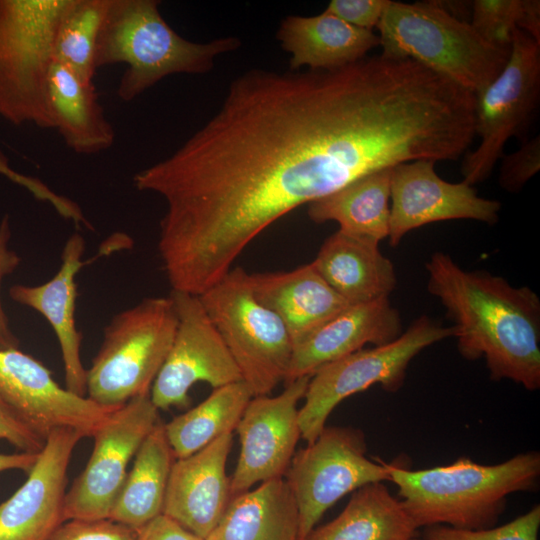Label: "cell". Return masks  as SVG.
<instances>
[{
  "instance_id": "obj_1",
  "label": "cell",
  "mask_w": 540,
  "mask_h": 540,
  "mask_svg": "<svg viewBox=\"0 0 540 540\" xmlns=\"http://www.w3.org/2000/svg\"><path fill=\"white\" fill-rule=\"evenodd\" d=\"M390 113L353 64L254 68L170 156L137 172L162 197L158 252L172 290L201 295L262 231L293 209L391 166Z\"/></svg>"
},
{
  "instance_id": "obj_2",
  "label": "cell",
  "mask_w": 540,
  "mask_h": 540,
  "mask_svg": "<svg viewBox=\"0 0 540 540\" xmlns=\"http://www.w3.org/2000/svg\"><path fill=\"white\" fill-rule=\"evenodd\" d=\"M427 289L453 322L460 355L484 358L490 378L540 387V299L487 271H467L442 251L425 263Z\"/></svg>"
},
{
  "instance_id": "obj_3",
  "label": "cell",
  "mask_w": 540,
  "mask_h": 540,
  "mask_svg": "<svg viewBox=\"0 0 540 540\" xmlns=\"http://www.w3.org/2000/svg\"><path fill=\"white\" fill-rule=\"evenodd\" d=\"M387 469L418 528L446 525L476 530L496 525L510 494L536 489L540 454L520 453L493 465L461 457L429 469L411 470L400 463H387Z\"/></svg>"
},
{
  "instance_id": "obj_4",
  "label": "cell",
  "mask_w": 540,
  "mask_h": 540,
  "mask_svg": "<svg viewBox=\"0 0 540 540\" xmlns=\"http://www.w3.org/2000/svg\"><path fill=\"white\" fill-rule=\"evenodd\" d=\"M159 6L157 0H109L95 64H126L116 92L122 101L134 100L172 74H205L217 56L241 46L235 36L189 41L164 20Z\"/></svg>"
},
{
  "instance_id": "obj_5",
  "label": "cell",
  "mask_w": 540,
  "mask_h": 540,
  "mask_svg": "<svg viewBox=\"0 0 540 540\" xmlns=\"http://www.w3.org/2000/svg\"><path fill=\"white\" fill-rule=\"evenodd\" d=\"M382 55L412 59L476 96L501 73L511 52L483 39L438 1H390L377 27Z\"/></svg>"
},
{
  "instance_id": "obj_6",
  "label": "cell",
  "mask_w": 540,
  "mask_h": 540,
  "mask_svg": "<svg viewBox=\"0 0 540 540\" xmlns=\"http://www.w3.org/2000/svg\"><path fill=\"white\" fill-rule=\"evenodd\" d=\"M72 0H0V116L54 128L48 77L59 24Z\"/></svg>"
},
{
  "instance_id": "obj_7",
  "label": "cell",
  "mask_w": 540,
  "mask_h": 540,
  "mask_svg": "<svg viewBox=\"0 0 540 540\" xmlns=\"http://www.w3.org/2000/svg\"><path fill=\"white\" fill-rule=\"evenodd\" d=\"M177 313L169 297L146 298L115 315L87 370V394L107 407L150 395L172 346Z\"/></svg>"
},
{
  "instance_id": "obj_8",
  "label": "cell",
  "mask_w": 540,
  "mask_h": 540,
  "mask_svg": "<svg viewBox=\"0 0 540 540\" xmlns=\"http://www.w3.org/2000/svg\"><path fill=\"white\" fill-rule=\"evenodd\" d=\"M248 276L231 268L199 298L255 397L285 381L293 341L281 318L256 299Z\"/></svg>"
},
{
  "instance_id": "obj_9",
  "label": "cell",
  "mask_w": 540,
  "mask_h": 540,
  "mask_svg": "<svg viewBox=\"0 0 540 540\" xmlns=\"http://www.w3.org/2000/svg\"><path fill=\"white\" fill-rule=\"evenodd\" d=\"M453 337V328L445 327L427 315L415 319L392 342L360 349L317 369L311 376L299 408L301 438L313 442L331 412L344 399L379 384L387 392L403 386L410 362L425 348Z\"/></svg>"
},
{
  "instance_id": "obj_10",
  "label": "cell",
  "mask_w": 540,
  "mask_h": 540,
  "mask_svg": "<svg viewBox=\"0 0 540 540\" xmlns=\"http://www.w3.org/2000/svg\"><path fill=\"white\" fill-rule=\"evenodd\" d=\"M540 99V44L516 28L509 59L497 78L476 96L475 134L479 146L461 167L469 185L486 180L511 137L525 142Z\"/></svg>"
},
{
  "instance_id": "obj_11",
  "label": "cell",
  "mask_w": 540,
  "mask_h": 540,
  "mask_svg": "<svg viewBox=\"0 0 540 540\" xmlns=\"http://www.w3.org/2000/svg\"><path fill=\"white\" fill-rule=\"evenodd\" d=\"M364 433L350 426H326L295 452L285 474L299 512V540L342 497L371 483L389 481L387 463L367 457Z\"/></svg>"
},
{
  "instance_id": "obj_12",
  "label": "cell",
  "mask_w": 540,
  "mask_h": 540,
  "mask_svg": "<svg viewBox=\"0 0 540 540\" xmlns=\"http://www.w3.org/2000/svg\"><path fill=\"white\" fill-rule=\"evenodd\" d=\"M150 395L116 408L97 429L91 456L66 493L65 520L109 519L127 476V467L160 421Z\"/></svg>"
},
{
  "instance_id": "obj_13",
  "label": "cell",
  "mask_w": 540,
  "mask_h": 540,
  "mask_svg": "<svg viewBox=\"0 0 540 540\" xmlns=\"http://www.w3.org/2000/svg\"><path fill=\"white\" fill-rule=\"evenodd\" d=\"M178 323L175 337L150 391L158 409L186 407L197 382L213 389L242 380L240 370L204 309L199 296L170 293Z\"/></svg>"
},
{
  "instance_id": "obj_14",
  "label": "cell",
  "mask_w": 540,
  "mask_h": 540,
  "mask_svg": "<svg viewBox=\"0 0 540 540\" xmlns=\"http://www.w3.org/2000/svg\"><path fill=\"white\" fill-rule=\"evenodd\" d=\"M0 396L43 440L57 429L93 437L118 408L60 387L42 363L18 348L0 350Z\"/></svg>"
},
{
  "instance_id": "obj_15",
  "label": "cell",
  "mask_w": 540,
  "mask_h": 540,
  "mask_svg": "<svg viewBox=\"0 0 540 540\" xmlns=\"http://www.w3.org/2000/svg\"><path fill=\"white\" fill-rule=\"evenodd\" d=\"M309 379H295L276 396H255L249 401L235 429L240 453L230 478L232 497L258 483L285 477L301 437L298 403Z\"/></svg>"
},
{
  "instance_id": "obj_16",
  "label": "cell",
  "mask_w": 540,
  "mask_h": 540,
  "mask_svg": "<svg viewBox=\"0 0 540 540\" xmlns=\"http://www.w3.org/2000/svg\"><path fill=\"white\" fill-rule=\"evenodd\" d=\"M431 160L404 162L391 168L389 245L396 247L410 231L423 225L469 219L494 225L501 203L478 196L465 181L442 179Z\"/></svg>"
},
{
  "instance_id": "obj_17",
  "label": "cell",
  "mask_w": 540,
  "mask_h": 540,
  "mask_svg": "<svg viewBox=\"0 0 540 540\" xmlns=\"http://www.w3.org/2000/svg\"><path fill=\"white\" fill-rule=\"evenodd\" d=\"M81 438L71 429L49 434L24 484L0 504V540H49L63 524L67 470Z\"/></svg>"
},
{
  "instance_id": "obj_18",
  "label": "cell",
  "mask_w": 540,
  "mask_h": 540,
  "mask_svg": "<svg viewBox=\"0 0 540 540\" xmlns=\"http://www.w3.org/2000/svg\"><path fill=\"white\" fill-rule=\"evenodd\" d=\"M233 433L199 451L176 459L171 468L162 514L205 540L221 519L231 498L226 463Z\"/></svg>"
},
{
  "instance_id": "obj_19",
  "label": "cell",
  "mask_w": 540,
  "mask_h": 540,
  "mask_svg": "<svg viewBox=\"0 0 540 540\" xmlns=\"http://www.w3.org/2000/svg\"><path fill=\"white\" fill-rule=\"evenodd\" d=\"M402 334V319L389 297L350 304L293 348L285 383L310 377L320 367L371 343L380 346Z\"/></svg>"
},
{
  "instance_id": "obj_20",
  "label": "cell",
  "mask_w": 540,
  "mask_h": 540,
  "mask_svg": "<svg viewBox=\"0 0 540 540\" xmlns=\"http://www.w3.org/2000/svg\"><path fill=\"white\" fill-rule=\"evenodd\" d=\"M84 250L82 235L72 234L62 250L60 268L49 281L34 286L17 284L9 289V296L15 302L36 310L50 323L61 349L66 388L80 396L87 393V370L81 362L82 334L75 321V279L85 265Z\"/></svg>"
},
{
  "instance_id": "obj_21",
  "label": "cell",
  "mask_w": 540,
  "mask_h": 540,
  "mask_svg": "<svg viewBox=\"0 0 540 540\" xmlns=\"http://www.w3.org/2000/svg\"><path fill=\"white\" fill-rule=\"evenodd\" d=\"M248 278L256 299L286 325L293 348L350 305L312 263L286 272L249 274Z\"/></svg>"
},
{
  "instance_id": "obj_22",
  "label": "cell",
  "mask_w": 540,
  "mask_h": 540,
  "mask_svg": "<svg viewBox=\"0 0 540 540\" xmlns=\"http://www.w3.org/2000/svg\"><path fill=\"white\" fill-rule=\"evenodd\" d=\"M277 39L290 54L289 67L298 71L331 70L354 63L380 46L379 36L355 27L334 14L288 16L280 24Z\"/></svg>"
},
{
  "instance_id": "obj_23",
  "label": "cell",
  "mask_w": 540,
  "mask_h": 540,
  "mask_svg": "<svg viewBox=\"0 0 540 540\" xmlns=\"http://www.w3.org/2000/svg\"><path fill=\"white\" fill-rule=\"evenodd\" d=\"M378 242L345 233L330 235L311 262L325 282L349 304L387 298L397 278Z\"/></svg>"
},
{
  "instance_id": "obj_24",
  "label": "cell",
  "mask_w": 540,
  "mask_h": 540,
  "mask_svg": "<svg viewBox=\"0 0 540 540\" xmlns=\"http://www.w3.org/2000/svg\"><path fill=\"white\" fill-rule=\"evenodd\" d=\"M205 540H299L298 507L285 478L233 496Z\"/></svg>"
},
{
  "instance_id": "obj_25",
  "label": "cell",
  "mask_w": 540,
  "mask_h": 540,
  "mask_svg": "<svg viewBox=\"0 0 540 540\" xmlns=\"http://www.w3.org/2000/svg\"><path fill=\"white\" fill-rule=\"evenodd\" d=\"M48 103L54 128L74 152L97 154L113 145L115 131L98 102L94 84L55 61L48 77Z\"/></svg>"
},
{
  "instance_id": "obj_26",
  "label": "cell",
  "mask_w": 540,
  "mask_h": 540,
  "mask_svg": "<svg viewBox=\"0 0 540 540\" xmlns=\"http://www.w3.org/2000/svg\"><path fill=\"white\" fill-rule=\"evenodd\" d=\"M176 457L159 421L139 447L109 519L139 530L162 514Z\"/></svg>"
},
{
  "instance_id": "obj_27",
  "label": "cell",
  "mask_w": 540,
  "mask_h": 540,
  "mask_svg": "<svg viewBox=\"0 0 540 540\" xmlns=\"http://www.w3.org/2000/svg\"><path fill=\"white\" fill-rule=\"evenodd\" d=\"M418 527L383 482L352 493L342 512L304 540H410Z\"/></svg>"
},
{
  "instance_id": "obj_28",
  "label": "cell",
  "mask_w": 540,
  "mask_h": 540,
  "mask_svg": "<svg viewBox=\"0 0 540 540\" xmlns=\"http://www.w3.org/2000/svg\"><path fill=\"white\" fill-rule=\"evenodd\" d=\"M391 168L362 176L308 204L315 223L334 221L339 230L376 242L388 238Z\"/></svg>"
},
{
  "instance_id": "obj_29",
  "label": "cell",
  "mask_w": 540,
  "mask_h": 540,
  "mask_svg": "<svg viewBox=\"0 0 540 540\" xmlns=\"http://www.w3.org/2000/svg\"><path fill=\"white\" fill-rule=\"evenodd\" d=\"M253 393L244 381L213 389L197 406L164 424L176 459L187 457L233 433Z\"/></svg>"
},
{
  "instance_id": "obj_30",
  "label": "cell",
  "mask_w": 540,
  "mask_h": 540,
  "mask_svg": "<svg viewBox=\"0 0 540 540\" xmlns=\"http://www.w3.org/2000/svg\"><path fill=\"white\" fill-rule=\"evenodd\" d=\"M109 0H72L53 47V59L86 83H93L96 48Z\"/></svg>"
},
{
  "instance_id": "obj_31",
  "label": "cell",
  "mask_w": 540,
  "mask_h": 540,
  "mask_svg": "<svg viewBox=\"0 0 540 540\" xmlns=\"http://www.w3.org/2000/svg\"><path fill=\"white\" fill-rule=\"evenodd\" d=\"M521 8L522 0H475L470 24L487 42L510 49Z\"/></svg>"
},
{
  "instance_id": "obj_32",
  "label": "cell",
  "mask_w": 540,
  "mask_h": 540,
  "mask_svg": "<svg viewBox=\"0 0 540 540\" xmlns=\"http://www.w3.org/2000/svg\"><path fill=\"white\" fill-rule=\"evenodd\" d=\"M540 528V505L514 520L485 529H458L446 525L425 527L424 540H537Z\"/></svg>"
},
{
  "instance_id": "obj_33",
  "label": "cell",
  "mask_w": 540,
  "mask_h": 540,
  "mask_svg": "<svg viewBox=\"0 0 540 540\" xmlns=\"http://www.w3.org/2000/svg\"><path fill=\"white\" fill-rule=\"evenodd\" d=\"M540 169V137L521 143V147L501 157L499 184L502 189L517 193Z\"/></svg>"
},
{
  "instance_id": "obj_34",
  "label": "cell",
  "mask_w": 540,
  "mask_h": 540,
  "mask_svg": "<svg viewBox=\"0 0 540 540\" xmlns=\"http://www.w3.org/2000/svg\"><path fill=\"white\" fill-rule=\"evenodd\" d=\"M0 175L29 191L37 200L52 205L57 213L63 218L72 221L76 225L88 224V221L77 203L68 197L56 193L40 179L14 170L9 165L7 157L1 151Z\"/></svg>"
},
{
  "instance_id": "obj_35",
  "label": "cell",
  "mask_w": 540,
  "mask_h": 540,
  "mask_svg": "<svg viewBox=\"0 0 540 540\" xmlns=\"http://www.w3.org/2000/svg\"><path fill=\"white\" fill-rule=\"evenodd\" d=\"M136 537V530L110 519L68 520L49 540H136Z\"/></svg>"
},
{
  "instance_id": "obj_36",
  "label": "cell",
  "mask_w": 540,
  "mask_h": 540,
  "mask_svg": "<svg viewBox=\"0 0 540 540\" xmlns=\"http://www.w3.org/2000/svg\"><path fill=\"white\" fill-rule=\"evenodd\" d=\"M389 3L390 0H332L325 10L355 27L373 31Z\"/></svg>"
},
{
  "instance_id": "obj_37",
  "label": "cell",
  "mask_w": 540,
  "mask_h": 540,
  "mask_svg": "<svg viewBox=\"0 0 540 540\" xmlns=\"http://www.w3.org/2000/svg\"><path fill=\"white\" fill-rule=\"evenodd\" d=\"M6 440L20 452L38 454L45 440L30 429L0 396V441Z\"/></svg>"
},
{
  "instance_id": "obj_38",
  "label": "cell",
  "mask_w": 540,
  "mask_h": 540,
  "mask_svg": "<svg viewBox=\"0 0 540 540\" xmlns=\"http://www.w3.org/2000/svg\"><path fill=\"white\" fill-rule=\"evenodd\" d=\"M11 228L8 216L0 222V288L6 276L20 264L19 255L9 248ZM19 341L11 331L0 297V350L18 348Z\"/></svg>"
},
{
  "instance_id": "obj_39",
  "label": "cell",
  "mask_w": 540,
  "mask_h": 540,
  "mask_svg": "<svg viewBox=\"0 0 540 540\" xmlns=\"http://www.w3.org/2000/svg\"><path fill=\"white\" fill-rule=\"evenodd\" d=\"M136 540H203L170 517L160 514L139 530Z\"/></svg>"
},
{
  "instance_id": "obj_40",
  "label": "cell",
  "mask_w": 540,
  "mask_h": 540,
  "mask_svg": "<svg viewBox=\"0 0 540 540\" xmlns=\"http://www.w3.org/2000/svg\"><path fill=\"white\" fill-rule=\"evenodd\" d=\"M517 28L540 44V1L522 0Z\"/></svg>"
},
{
  "instance_id": "obj_41",
  "label": "cell",
  "mask_w": 540,
  "mask_h": 540,
  "mask_svg": "<svg viewBox=\"0 0 540 540\" xmlns=\"http://www.w3.org/2000/svg\"><path fill=\"white\" fill-rule=\"evenodd\" d=\"M38 454L32 453H15V454H0V472L12 469H19L27 473L32 469Z\"/></svg>"
},
{
  "instance_id": "obj_42",
  "label": "cell",
  "mask_w": 540,
  "mask_h": 540,
  "mask_svg": "<svg viewBox=\"0 0 540 540\" xmlns=\"http://www.w3.org/2000/svg\"><path fill=\"white\" fill-rule=\"evenodd\" d=\"M410 540H422V539H419V538L414 537V538H412V539H410Z\"/></svg>"
}]
</instances>
